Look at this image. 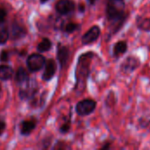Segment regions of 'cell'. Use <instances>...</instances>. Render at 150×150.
Masks as SVG:
<instances>
[{
    "label": "cell",
    "mask_w": 150,
    "mask_h": 150,
    "mask_svg": "<svg viewBox=\"0 0 150 150\" xmlns=\"http://www.w3.org/2000/svg\"><path fill=\"white\" fill-rule=\"evenodd\" d=\"M6 18V11L4 8H0V24L3 23Z\"/></svg>",
    "instance_id": "44dd1931"
},
{
    "label": "cell",
    "mask_w": 150,
    "mask_h": 150,
    "mask_svg": "<svg viewBox=\"0 0 150 150\" xmlns=\"http://www.w3.org/2000/svg\"><path fill=\"white\" fill-rule=\"evenodd\" d=\"M137 26L143 31H149L150 30V18H142L138 17L137 20Z\"/></svg>",
    "instance_id": "9a60e30c"
},
{
    "label": "cell",
    "mask_w": 150,
    "mask_h": 150,
    "mask_svg": "<svg viewBox=\"0 0 150 150\" xmlns=\"http://www.w3.org/2000/svg\"><path fill=\"white\" fill-rule=\"evenodd\" d=\"M51 46H52L51 41H50L48 39L45 38V39H43V40L39 43L37 48H38V50H39L40 52H46V51H47V50H49V49L51 48Z\"/></svg>",
    "instance_id": "e0dca14e"
},
{
    "label": "cell",
    "mask_w": 150,
    "mask_h": 150,
    "mask_svg": "<svg viewBox=\"0 0 150 150\" xmlns=\"http://www.w3.org/2000/svg\"><path fill=\"white\" fill-rule=\"evenodd\" d=\"M99 35H100V28L98 25H94L91 29H89V31L83 36L82 42L84 45L92 43L98 40Z\"/></svg>",
    "instance_id": "5b68a950"
},
{
    "label": "cell",
    "mask_w": 150,
    "mask_h": 150,
    "mask_svg": "<svg viewBox=\"0 0 150 150\" xmlns=\"http://www.w3.org/2000/svg\"><path fill=\"white\" fill-rule=\"evenodd\" d=\"M83 9H84V6L83 5H80V11H83Z\"/></svg>",
    "instance_id": "484cf974"
},
{
    "label": "cell",
    "mask_w": 150,
    "mask_h": 150,
    "mask_svg": "<svg viewBox=\"0 0 150 150\" xmlns=\"http://www.w3.org/2000/svg\"><path fill=\"white\" fill-rule=\"evenodd\" d=\"M9 38V31L5 28L0 29V44H4Z\"/></svg>",
    "instance_id": "ac0fdd59"
},
{
    "label": "cell",
    "mask_w": 150,
    "mask_h": 150,
    "mask_svg": "<svg viewBox=\"0 0 150 150\" xmlns=\"http://www.w3.org/2000/svg\"><path fill=\"white\" fill-rule=\"evenodd\" d=\"M0 91H1V85H0Z\"/></svg>",
    "instance_id": "83f0119b"
},
{
    "label": "cell",
    "mask_w": 150,
    "mask_h": 150,
    "mask_svg": "<svg viewBox=\"0 0 150 150\" xmlns=\"http://www.w3.org/2000/svg\"><path fill=\"white\" fill-rule=\"evenodd\" d=\"M88 1H89V3H90V4H95V2H96L97 0H88Z\"/></svg>",
    "instance_id": "d4e9b609"
},
{
    "label": "cell",
    "mask_w": 150,
    "mask_h": 150,
    "mask_svg": "<svg viewBox=\"0 0 150 150\" xmlns=\"http://www.w3.org/2000/svg\"><path fill=\"white\" fill-rule=\"evenodd\" d=\"M140 65V60L134 56L127 57L121 65V69L125 73H129L136 69Z\"/></svg>",
    "instance_id": "52a82bcc"
},
{
    "label": "cell",
    "mask_w": 150,
    "mask_h": 150,
    "mask_svg": "<svg viewBox=\"0 0 150 150\" xmlns=\"http://www.w3.org/2000/svg\"><path fill=\"white\" fill-rule=\"evenodd\" d=\"M93 57V53L89 52L80 56L79 62L76 68V80H77V85L84 84V82L86 81V78L89 75V69H90V63Z\"/></svg>",
    "instance_id": "7a4b0ae2"
},
{
    "label": "cell",
    "mask_w": 150,
    "mask_h": 150,
    "mask_svg": "<svg viewBox=\"0 0 150 150\" xmlns=\"http://www.w3.org/2000/svg\"><path fill=\"white\" fill-rule=\"evenodd\" d=\"M110 146H111V143H110V142H109V143L107 142L105 146L102 147V149H110Z\"/></svg>",
    "instance_id": "cb8c5ba5"
},
{
    "label": "cell",
    "mask_w": 150,
    "mask_h": 150,
    "mask_svg": "<svg viewBox=\"0 0 150 150\" xmlns=\"http://www.w3.org/2000/svg\"><path fill=\"white\" fill-rule=\"evenodd\" d=\"M97 103L92 99H84L76 105V112L81 116H86L91 113L96 108Z\"/></svg>",
    "instance_id": "3957f363"
},
{
    "label": "cell",
    "mask_w": 150,
    "mask_h": 150,
    "mask_svg": "<svg viewBox=\"0 0 150 150\" xmlns=\"http://www.w3.org/2000/svg\"><path fill=\"white\" fill-rule=\"evenodd\" d=\"M5 129V123L4 121H0V134L4 131Z\"/></svg>",
    "instance_id": "603a6c76"
},
{
    "label": "cell",
    "mask_w": 150,
    "mask_h": 150,
    "mask_svg": "<svg viewBox=\"0 0 150 150\" xmlns=\"http://www.w3.org/2000/svg\"><path fill=\"white\" fill-rule=\"evenodd\" d=\"M127 49V44L126 41H119L113 47V54L115 56H120L126 53Z\"/></svg>",
    "instance_id": "5bb4252c"
},
{
    "label": "cell",
    "mask_w": 150,
    "mask_h": 150,
    "mask_svg": "<svg viewBox=\"0 0 150 150\" xmlns=\"http://www.w3.org/2000/svg\"><path fill=\"white\" fill-rule=\"evenodd\" d=\"M0 60L2 62H6L9 60V55H8V52L5 50H3L0 54Z\"/></svg>",
    "instance_id": "ffe728a7"
},
{
    "label": "cell",
    "mask_w": 150,
    "mask_h": 150,
    "mask_svg": "<svg viewBox=\"0 0 150 150\" xmlns=\"http://www.w3.org/2000/svg\"><path fill=\"white\" fill-rule=\"evenodd\" d=\"M16 80L18 83H24L28 80V74L27 71L24 68H18L16 73Z\"/></svg>",
    "instance_id": "2e32d148"
},
{
    "label": "cell",
    "mask_w": 150,
    "mask_h": 150,
    "mask_svg": "<svg viewBox=\"0 0 150 150\" xmlns=\"http://www.w3.org/2000/svg\"><path fill=\"white\" fill-rule=\"evenodd\" d=\"M55 69H56V66H55L54 61L53 59H49L47 62H45V70H44L42 78L45 81L50 80L54 75Z\"/></svg>",
    "instance_id": "ba28073f"
},
{
    "label": "cell",
    "mask_w": 150,
    "mask_h": 150,
    "mask_svg": "<svg viewBox=\"0 0 150 150\" xmlns=\"http://www.w3.org/2000/svg\"><path fill=\"white\" fill-rule=\"evenodd\" d=\"M78 27V25L76 23H73V22H70V23H68L65 27H64V30L65 32L67 33H73L74 31H76Z\"/></svg>",
    "instance_id": "d6986e66"
},
{
    "label": "cell",
    "mask_w": 150,
    "mask_h": 150,
    "mask_svg": "<svg viewBox=\"0 0 150 150\" xmlns=\"http://www.w3.org/2000/svg\"><path fill=\"white\" fill-rule=\"evenodd\" d=\"M45 57L41 54H33L27 59V66L31 71H38L45 65Z\"/></svg>",
    "instance_id": "277c9868"
},
{
    "label": "cell",
    "mask_w": 150,
    "mask_h": 150,
    "mask_svg": "<svg viewBox=\"0 0 150 150\" xmlns=\"http://www.w3.org/2000/svg\"><path fill=\"white\" fill-rule=\"evenodd\" d=\"M106 17L110 22V32L114 34L124 25L127 13L125 12V0H107Z\"/></svg>",
    "instance_id": "6da1fadb"
},
{
    "label": "cell",
    "mask_w": 150,
    "mask_h": 150,
    "mask_svg": "<svg viewBox=\"0 0 150 150\" xmlns=\"http://www.w3.org/2000/svg\"><path fill=\"white\" fill-rule=\"evenodd\" d=\"M69 130V124H64L62 127H61V132L62 133H67Z\"/></svg>",
    "instance_id": "7402d4cb"
},
{
    "label": "cell",
    "mask_w": 150,
    "mask_h": 150,
    "mask_svg": "<svg viewBox=\"0 0 150 150\" xmlns=\"http://www.w3.org/2000/svg\"><path fill=\"white\" fill-rule=\"evenodd\" d=\"M69 48L67 47L59 46L58 53H57V58H58V61H59L62 67L66 65V63H67V62L69 60Z\"/></svg>",
    "instance_id": "9c48e42d"
},
{
    "label": "cell",
    "mask_w": 150,
    "mask_h": 150,
    "mask_svg": "<svg viewBox=\"0 0 150 150\" xmlns=\"http://www.w3.org/2000/svg\"><path fill=\"white\" fill-rule=\"evenodd\" d=\"M47 0H40L41 3H45V2H47Z\"/></svg>",
    "instance_id": "4316f807"
},
{
    "label": "cell",
    "mask_w": 150,
    "mask_h": 150,
    "mask_svg": "<svg viewBox=\"0 0 150 150\" xmlns=\"http://www.w3.org/2000/svg\"><path fill=\"white\" fill-rule=\"evenodd\" d=\"M36 123L33 120H25L21 125V134L24 135L29 134L34 128Z\"/></svg>",
    "instance_id": "7c38bea8"
},
{
    "label": "cell",
    "mask_w": 150,
    "mask_h": 150,
    "mask_svg": "<svg viewBox=\"0 0 150 150\" xmlns=\"http://www.w3.org/2000/svg\"><path fill=\"white\" fill-rule=\"evenodd\" d=\"M13 75V70L10 66L1 65L0 66V79L1 80H8L11 78Z\"/></svg>",
    "instance_id": "4fadbf2b"
},
{
    "label": "cell",
    "mask_w": 150,
    "mask_h": 150,
    "mask_svg": "<svg viewBox=\"0 0 150 150\" xmlns=\"http://www.w3.org/2000/svg\"><path fill=\"white\" fill-rule=\"evenodd\" d=\"M10 33H11V36L12 39H18V38H20L25 34V29L21 25L17 24V23H13L11 25V29Z\"/></svg>",
    "instance_id": "30bf717a"
},
{
    "label": "cell",
    "mask_w": 150,
    "mask_h": 150,
    "mask_svg": "<svg viewBox=\"0 0 150 150\" xmlns=\"http://www.w3.org/2000/svg\"><path fill=\"white\" fill-rule=\"evenodd\" d=\"M55 9L60 14L65 15L74 11L75 4L71 0H59L55 5Z\"/></svg>",
    "instance_id": "8992f818"
},
{
    "label": "cell",
    "mask_w": 150,
    "mask_h": 150,
    "mask_svg": "<svg viewBox=\"0 0 150 150\" xmlns=\"http://www.w3.org/2000/svg\"><path fill=\"white\" fill-rule=\"evenodd\" d=\"M34 93H35V86H34V83H32V82L31 83L27 82L26 84L20 90V97L22 98L33 96Z\"/></svg>",
    "instance_id": "8fae6325"
}]
</instances>
